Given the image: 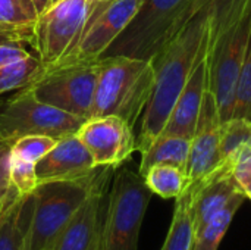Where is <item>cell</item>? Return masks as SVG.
Masks as SVG:
<instances>
[{
	"mask_svg": "<svg viewBox=\"0 0 251 250\" xmlns=\"http://www.w3.org/2000/svg\"><path fill=\"white\" fill-rule=\"evenodd\" d=\"M85 121L37 100L24 87L0 102V141L13 143L26 136H49L60 140L76 134Z\"/></svg>",
	"mask_w": 251,
	"mask_h": 250,
	"instance_id": "52a82bcc",
	"label": "cell"
},
{
	"mask_svg": "<svg viewBox=\"0 0 251 250\" xmlns=\"http://www.w3.org/2000/svg\"><path fill=\"white\" fill-rule=\"evenodd\" d=\"M154 68L151 60L128 56L99 59V80L94 94V116H118L132 128L151 97Z\"/></svg>",
	"mask_w": 251,
	"mask_h": 250,
	"instance_id": "3957f363",
	"label": "cell"
},
{
	"mask_svg": "<svg viewBox=\"0 0 251 250\" xmlns=\"http://www.w3.org/2000/svg\"><path fill=\"white\" fill-rule=\"evenodd\" d=\"M221 156L224 164L234 161L240 152L251 144V121L243 118H231L221 125Z\"/></svg>",
	"mask_w": 251,
	"mask_h": 250,
	"instance_id": "cb8c5ba5",
	"label": "cell"
},
{
	"mask_svg": "<svg viewBox=\"0 0 251 250\" xmlns=\"http://www.w3.org/2000/svg\"><path fill=\"white\" fill-rule=\"evenodd\" d=\"M97 80L99 60L93 63L46 68L43 75L25 88L43 103L90 119Z\"/></svg>",
	"mask_w": 251,
	"mask_h": 250,
	"instance_id": "9c48e42d",
	"label": "cell"
},
{
	"mask_svg": "<svg viewBox=\"0 0 251 250\" xmlns=\"http://www.w3.org/2000/svg\"><path fill=\"white\" fill-rule=\"evenodd\" d=\"M247 199L246 193H238L222 211H219L201 230L194 233L191 250H218L219 245L226 234L235 214Z\"/></svg>",
	"mask_w": 251,
	"mask_h": 250,
	"instance_id": "ffe728a7",
	"label": "cell"
},
{
	"mask_svg": "<svg viewBox=\"0 0 251 250\" xmlns=\"http://www.w3.org/2000/svg\"><path fill=\"white\" fill-rule=\"evenodd\" d=\"M115 169L116 168L113 167H104L90 196L63 225L49 250H87L90 248L103 222L107 186L115 174Z\"/></svg>",
	"mask_w": 251,
	"mask_h": 250,
	"instance_id": "4fadbf2b",
	"label": "cell"
},
{
	"mask_svg": "<svg viewBox=\"0 0 251 250\" xmlns=\"http://www.w3.org/2000/svg\"><path fill=\"white\" fill-rule=\"evenodd\" d=\"M46 66L44 63L35 57V56H28L25 59L12 62L9 65H4L0 68V94L16 90V88H24L34 81H37Z\"/></svg>",
	"mask_w": 251,
	"mask_h": 250,
	"instance_id": "603a6c76",
	"label": "cell"
},
{
	"mask_svg": "<svg viewBox=\"0 0 251 250\" xmlns=\"http://www.w3.org/2000/svg\"><path fill=\"white\" fill-rule=\"evenodd\" d=\"M10 181L21 194H29L37 187L35 164L24 161L10 152Z\"/></svg>",
	"mask_w": 251,
	"mask_h": 250,
	"instance_id": "4316f807",
	"label": "cell"
},
{
	"mask_svg": "<svg viewBox=\"0 0 251 250\" xmlns=\"http://www.w3.org/2000/svg\"><path fill=\"white\" fill-rule=\"evenodd\" d=\"M10 147L12 143L0 141V206L13 190L10 181Z\"/></svg>",
	"mask_w": 251,
	"mask_h": 250,
	"instance_id": "83f0119b",
	"label": "cell"
},
{
	"mask_svg": "<svg viewBox=\"0 0 251 250\" xmlns=\"http://www.w3.org/2000/svg\"><path fill=\"white\" fill-rule=\"evenodd\" d=\"M215 13L209 32V90L219 116L226 122L234 115L235 88L251 44V0L213 1Z\"/></svg>",
	"mask_w": 251,
	"mask_h": 250,
	"instance_id": "7a4b0ae2",
	"label": "cell"
},
{
	"mask_svg": "<svg viewBox=\"0 0 251 250\" xmlns=\"http://www.w3.org/2000/svg\"><path fill=\"white\" fill-rule=\"evenodd\" d=\"M153 193L140 172L115 169L107 192L101 228V250H138V237Z\"/></svg>",
	"mask_w": 251,
	"mask_h": 250,
	"instance_id": "5b68a950",
	"label": "cell"
},
{
	"mask_svg": "<svg viewBox=\"0 0 251 250\" xmlns=\"http://www.w3.org/2000/svg\"><path fill=\"white\" fill-rule=\"evenodd\" d=\"M243 190H244L246 196H247V197H249V199L251 200V183H250V184H247V186H246V187H244Z\"/></svg>",
	"mask_w": 251,
	"mask_h": 250,
	"instance_id": "d6a6232c",
	"label": "cell"
},
{
	"mask_svg": "<svg viewBox=\"0 0 251 250\" xmlns=\"http://www.w3.org/2000/svg\"><path fill=\"white\" fill-rule=\"evenodd\" d=\"M207 88H209V60H207V44H206L194 69L188 77L185 87L182 88L175 103V108L162 134L179 136L191 140L196 134L201 102Z\"/></svg>",
	"mask_w": 251,
	"mask_h": 250,
	"instance_id": "2e32d148",
	"label": "cell"
},
{
	"mask_svg": "<svg viewBox=\"0 0 251 250\" xmlns=\"http://www.w3.org/2000/svg\"><path fill=\"white\" fill-rule=\"evenodd\" d=\"M28 56L29 53L21 43H0V68Z\"/></svg>",
	"mask_w": 251,
	"mask_h": 250,
	"instance_id": "f546056e",
	"label": "cell"
},
{
	"mask_svg": "<svg viewBox=\"0 0 251 250\" xmlns=\"http://www.w3.org/2000/svg\"><path fill=\"white\" fill-rule=\"evenodd\" d=\"M216 3H207L153 59L154 87L144 109L137 150L143 153L165 130L175 103L204 50Z\"/></svg>",
	"mask_w": 251,
	"mask_h": 250,
	"instance_id": "6da1fadb",
	"label": "cell"
},
{
	"mask_svg": "<svg viewBox=\"0 0 251 250\" xmlns=\"http://www.w3.org/2000/svg\"><path fill=\"white\" fill-rule=\"evenodd\" d=\"M54 1H57V0H53V3H54ZM53 3H51V4H53Z\"/></svg>",
	"mask_w": 251,
	"mask_h": 250,
	"instance_id": "e575fe53",
	"label": "cell"
},
{
	"mask_svg": "<svg viewBox=\"0 0 251 250\" xmlns=\"http://www.w3.org/2000/svg\"><path fill=\"white\" fill-rule=\"evenodd\" d=\"M34 212V196L15 187L0 206V250H26Z\"/></svg>",
	"mask_w": 251,
	"mask_h": 250,
	"instance_id": "e0dca14e",
	"label": "cell"
},
{
	"mask_svg": "<svg viewBox=\"0 0 251 250\" xmlns=\"http://www.w3.org/2000/svg\"><path fill=\"white\" fill-rule=\"evenodd\" d=\"M141 3L143 0H106L91 16L75 46L59 62L47 68L99 60L137 15Z\"/></svg>",
	"mask_w": 251,
	"mask_h": 250,
	"instance_id": "30bf717a",
	"label": "cell"
},
{
	"mask_svg": "<svg viewBox=\"0 0 251 250\" xmlns=\"http://www.w3.org/2000/svg\"><path fill=\"white\" fill-rule=\"evenodd\" d=\"M191 140L187 137L160 134L143 153L140 162V175L154 165H174L185 171L188 162Z\"/></svg>",
	"mask_w": 251,
	"mask_h": 250,
	"instance_id": "ac0fdd59",
	"label": "cell"
},
{
	"mask_svg": "<svg viewBox=\"0 0 251 250\" xmlns=\"http://www.w3.org/2000/svg\"><path fill=\"white\" fill-rule=\"evenodd\" d=\"M175 200L174 217L160 250H191L194 239L191 187L187 186Z\"/></svg>",
	"mask_w": 251,
	"mask_h": 250,
	"instance_id": "d6986e66",
	"label": "cell"
},
{
	"mask_svg": "<svg viewBox=\"0 0 251 250\" xmlns=\"http://www.w3.org/2000/svg\"><path fill=\"white\" fill-rule=\"evenodd\" d=\"M104 167L81 180L38 183L32 192L34 212L26 250H49L56 236L97 184Z\"/></svg>",
	"mask_w": 251,
	"mask_h": 250,
	"instance_id": "8992f818",
	"label": "cell"
},
{
	"mask_svg": "<svg viewBox=\"0 0 251 250\" xmlns=\"http://www.w3.org/2000/svg\"><path fill=\"white\" fill-rule=\"evenodd\" d=\"M97 169L93 156L76 134L57 140L54 147L35 164L38 183L81 180Z\"/></svg>",
	"mask_w": 251,
	"mask_h": 250,
	"instance_id": "5bb4252c",
	"label": "cell"
},
{
	"mask_svg": "<svg viewBox=\"0 0 251 250\" xmlns=\"http://www.w3.org/2000/svg\"><path fill=\"white\" fill-rule=\"evenodd\" d=\"M106 0H57L38 15L31 46L44 66L59 62L79 40L91 16Z\"/></svg>",
	"mask_w": 251,
	"mask_h": 250,
	"instance_id": "ba28073f",
	"label": "cell"
},
{
	"mask_svg": "<svg viewBox=\"0 0 251 250\" xmlns=\"http://www.w3.org/2000/svg\"><path fill=\"white\" fill-rule=\"evenodd\" d=\"M213 1H218V0H206V4L207 3H213Z\"/></svg>",
	"mask_w": 251,
	"mask_h": 250,
	"instance_id": "836d02e7",
	"label": "cell"
},
{
	"mask_svg": "<svg viewBox=\"0 0 251 250\" xmlns=\"http://www.w3.org/2000/svg\"><path fill=\"white\" fill-rule=\"evenodd\" d=\"M56 143L57 139L49 136H26L13 141L10 152L22 158L24 161L37 164L44 155H47L54 147Z\"/></svg>",
	"mask_w": 251,
	"mask_h": 250,
	"instance_id": "d4e9b609",
	"label": "cell"
},
{
	"mask_svg": "<svg viewBox=\"0 0 251 250\" xmlns=\"http://www.w3.org/2000/svg\"><path fill=\"white\" fill-rule=\"evenodd\" d=\"M31 1H32V4L35 6V9H37L38 15H40V13H43L47 7H50V6H51V3H53V0H31Z\"/></svg>",
	"mask_w": 251,
	"mask_h": 250,
	"instance_id": "1f68e13d",
	"label": "cell"
},
{
	"mask_svg": "<svg viewBox=\"0 0 251 250\" xmlns=\"http://www.w3.org/2000/svg\"><path fill=\"white\" fill-rule=\"evenodd\" d=\"M0 43H21V44H24L25 40L21 35H18V34H15L12 31L0 29Z\"/></svg>",
	"mask_w": 251,
	"mask_h": 250,
	"instance_id": "4dcf8cb0",
	"label": "cell"
},
{
	"mask_svg": "<svg viewBox=\"0 0 251 250\" xmlns=\"http://www.w3.org/2000/svg\"><path fill=\"white\" fill-rule=\"evenodd\" d=\"M232 118H243L251 121V44L237 81Z\"/></svg>",
	"mask_w": 251,
	"mask_h": 250,
	"instance_id": "484cf974",
	"label": "cell"
},
{
	"mask_svg": "<svg viewBox=\"0 0 251 250\" xmlns=\"http://www.w3.org/2000/svg\"><path fill=\"white\" fill-rule=\"evenodd\" d=\"M38 12L31 0H0V29L21 35L25 43L32 41Z\"/></svg>",
	"mask_w": 251,
	"mask_h": 250,
	"instance_id": "44dd1931",
	"label": "cell"
},
{
	"mask_svg": "<svg viewBox=\"0 0 251 250\" xmlns=\"http://www.w3.org/2000/svg\"><path fill=\"white\" fill-rule=\"evenodd\" d=\"M234 177L237 180V183L241 186V189H244L247 184L251 183V144L244 147L240 155L237 156V159L234 161Z\"/></svg>",
	"mask_w": 251,
	"mask_h": 250,
	"instance_id": "f1b7e54d",
	"label": "cell"
},
{
	"mask_svg": "<svg viewBox=\"0 0 251 250\" xmlns=\"http://www.w3.org/2000/svg\"><path fill=\"white\" fill-rule=\"evenodd\" d=\"M234 165L225 162L219 169L199 183L188 184L193 190L194 233L201 230L238 193L244 192L234 177Z\"/></svg>",
	"mask_w": 251,
	"mask_h": 250,
	"instance_id": "9a60e30c",
	"label": "cell"
},
{
	"mask_svg": "<svg viewBox=\"0 0 251 250\" xmlns=\"http://www.w3.org/2000/svg\"><path fill=\"white\" fill-rule=\"evenodd\" d=\"M204 6L206 0H143L137 15L103 56L151 60Z\"/></svg>",
	"mask_w": 251,
	"mask_h": 250,
	"instance_id": "277c9868",
	"label": "cell"
},
{
	"mask_svg": "<svg viewBox=\"0 0 251 250\" xmlns=\"http://www.w3.org/2000/svg\"><path fill=\"white\" fill-rule=\"evenodd\" d=\"M141 177L150 192L162 199H176L188 186L185 171L174 165H154Z\"/></svg>",
	"mask_w": 251,
	"mask_h": 250,
	"instance_id": "7402d4cb",
	"label": "cell"
},
{
	"mask_svg": "<svg viewBox=\"0 0 251 250\" xmlns=\"http://www.w3.org/2000/svg\"><path fill=\"white\" fill-rule=\"evenodd\" d=\"M221 116L216 100L207 88L204 93L196 134L191 139L185 174L188 184L199 183L224 165L221 156Z\"/></svg>",
	"mask_w": 251,
	"mask_h": 250,
	"instance_id": "7c38bea8",
	"label": "cell"
},
{
	"mask_svg": "<svg viewBox=\"0 0 251 250\" xmlns=\"http://www.w3.org/2000/svg\"><path fill=\"white\" fill-rule=\"evenodd\" d=\"M97 167L119 168L137 150L134 128L118 116H94L76 133Z\"/></svg>",
	"mask_w": 251,
	"mask_h": 250,
	"instance_id": "8fae6325",
	"label": "cell"
}]
</instances>
